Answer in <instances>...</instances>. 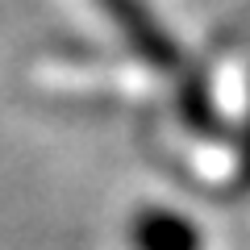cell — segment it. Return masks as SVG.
Listing matches in <instances>:
<instances>
[{"instance_id":"6da1fadb","label":"cell","mask_w":250,"mask_h":250,"mask_svg":"<svg viewBox=\"0 0 250 250\" xmlns=\"http://www.w3.org/2000/svg\"><path fill=\"white\" fill-rule=\"evenodd\" d=\"M108 9H113V17L121 21L125 29H134L129 38H138V42H142L150 54H163V50H159V42H154V29H150V21H146L142 13H138V4H134V0H108Z\"/></svg>"}]
</instances>
